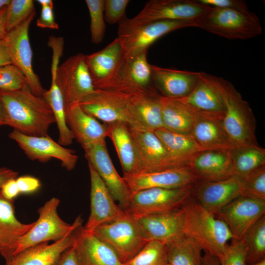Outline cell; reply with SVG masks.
Masks as SVG:
<instances>
[{
  "mask_svg": "<svg viewBox=\"0 0 265 265\" xmlns=\"http://www.w3.org/2000/svg\"><path fill=\"white\" fill-rule=\"evenodd\" d=\"M6 125L29 136L48 135L55 123L53 113L43 97L34 94L28 86L15 91L0 90Z\"/></svg>",
  "mask_w": 265,
  "mask_h": 265,
  "instance_id": "6da1fadb",
  "label": "cell"
},
{
  "mask_svg": "<svg viewBox=\"0 0 265 265\" xmlns=\"http://www.w3.org/2000/svg\"><path fill=\"white\" fill-rule=\"evenodd\" d=\"M180 210L183 234L196 241L205 253L220 257L233 238L225 222L201 206L192 193Z\"/></svg>",
  "mask_w": 265,
  "mask_h": 265,
  "instance_id": "7a4b0ae2",
  "label": "cell"
},
{
  "mask_svg": "<svg viewBox=\"0 0 265 265\" xmlns=\"http://www.w3.org/2000/svg\"><path fill=\"white\" fill-rule=\"evenodd\" d=\"M208 76L223 100V125L234 148L259 146L256 119L249 103L231 82L209 74Z\"/></svg>",
  "mask_w": 265,
  "mask_h": 265,
  "instance_id": "3957f363",
  "label": "cell"
},
{
  "mask_svg": "<svg viewBox=\"0 0 265 265\" xmlns=\"http://www.w3.org/2000/svg\"><path fill=\"white\" fill-rule=\"evenodd\" d=\"M196 27L229 40L251 39L263 31L259 17L250 10L213 7L197 19Z\"/></svg>",
  "mask_w": 265,
  "mask_h": 265,
  "instance_id": "277c9868",
  "label": "cell"
},
{
  "mask_svg": "<svg viewBox=\"0 0 265 265\" xmlns=\"http://www.w3.org/2000/svg\"><path fill=\"white\" fill-rule=\"evenodd\" d=\"M59 203L60 200L58 198L53 197L38 209V219L20 239L15 255L41 243L58 241L82 225V220L80 215L73 224L63 220L57 212Z\"/></svg>",
  "mask_w": 265,
  "mask_h": 265,
  "instance_id": "5b68a950",
  "label": "cell"
},
{
  "mask_svg": "<svg viewBox=\"0 0 265 265\" xmlns=\"http://www.w3.org/2000/svg\"><path fill=\"white\" fill-rule=\"evenodd\" d=\"M93 234L109 245L123 264L132 258L148 242L135 219L127 212L115 221L100 225Z\"/></svg>",
  "mask_w": 265,
  "mask_h": 265,
  "instance_id": "8992f818",
  "label": "cell"
},
{
  "mask_svg": "<svg viewBox=\"0 0 265 265\" xmlns=\"http://www.w3.org/2000/svg\"><path fill=\"white\" fill-rule=\"evenodd\" d=\"M212 8L190 0H150L142 10L131 19L125 18L118 24L120 29L164 20L197 19Z\"/></svg>",
  "mask_w": 265,
  "mask_h": 265,
  "instance_id": "52a82bcc",
  "label": "cell"
},
{
  "mask_svg": "<svg viewBox=\"0 0 265 265\" xmlns=\"http://www.w3.org/2000/svg\"><path fill=\"white\" fill-rule=\"evenodd\" d=\"M56 80L65 109L79 104L96 90L85 62V55L81 53L69 57L58 65Z\"/></svg>",
  "mask_w": 265,
  "mask_h": 265,
  "instance_id": "ba28073f",
  "label": "cell"
},
{
  "mask_svg": "<svg viewBox=\"0 0 265 265\" xmlns=\"http://www.w3.org/2000/svg\"><path fill=\"white\" fill-rule=\"evenodd\" d=\"M192 186L174 188H150L131 194L125 210L133 215L159 214L180 209L191 196Z\"/></svg>",
  "mask_w": 265,
  "mask_h": 265,
  "instance_id": "9c48e42d",
  "label": "cell"
},
{
  "mask_svg": "<svg viewBox=\"0 0 265 265\" xmlns=\"http://www.w3.org/2000/svg\"><path fill=\"white\" fill-rule=\"evenodd\" d=\"M35 10L20 25L7 32L3 39L13 65L25 75L31 92L43 97L46 90L32 67L33 53L29 39V28L35 17Z\"/></svg>",
  "mask_w": 265,
  "mask_h": 265,
  "instance_id": "30bf717a",
  "label": "cell"
},
{
  "mask_svg": "<svg viewBox=\"0 0 265 265\" xmlns=\"http://www.w3.org/2000/svg\"><path fill=\"white\" fill-rule=\"evenodd\" d=\"M197 19L159 21L127 28H118L117 37L125 55H128L148 50L158 39L172 31L187 27H196Z\"/></svg>",
  "mask_w": 265,
  "mask_h": 265,
  "instance_id": "8fae6325",
  "label": "cell"
},
{
  "mask_svg": "<svg viewBox=\"0 0 265 265\" xmlns=\"http://www.w3.org/2000/svg\"><path fill=\"white\" fill-rule=\"evenodd\" d=\"M9 137L17 143L31 160L46 162L54 158L59 160L68 171L74 169L77 164L78 156L75 151L60 145L49 135L29 136L13 130Z\"/></svg>",
  "mask_w": 265,
  "mask_h": 265,
  "instance_id": "7c38bea8",
  "label": "cell"
},
{
  "mask_svg": "<svg viewBox=\"0 0 265 265\" xmlns=\"http://www.w3.org/2000/svg\"><path fill=\"white\" fill-rule=\"evenodd\" d=\"M129 128L136 152L138 163L137 173L181 167L172 159L154 131L137 129L129 126Z\"/></svg>",
  "mask_w": 265,
  "mask_h": 265,
  "instance_id": "4fadbf2b",
  "label": "cell"
},
{
  "mask_svg": "<svg viewBox=\"0 0 265 265\" xmlns=\"http://www.w3.org/2000/svg\"><path fill=\"white\" fill-rule=\"evenodd\" d=\"M133 94L112 88L96 89L79 105L86 113L106 124L127 123L128 105Z\"/></svg>",
  "mask_w": 265,
  "mask_h": 265,
  "instance_id": "5bb4252c",
  "label": "cell"
},
{
  "mask_svg": "<svg viewBox=\"0 0 265 265\" xmlns=\"http://www.w3.org/2000/svg\"><path fill=\"white\" fill-rule=\"evenodd\" d=\"M88 165L91 182L90 213L83 228L86 232L93 234L100 225L123 217L127 212L115 203L96 170L89 162Z\"/></svg>",
  "mask_w": 265,
  "mask_h": 265,
  "instance_id": "9a60e30c",
  "label": "cell"
},
{
  "mask_svg": "<svg viewBox=\"0 0 265 265\" xmlns=\"http://www.w3.org/2000/svg\"><path fill=\"white\" fill-rule=\"evenodd\" d=\"M244 179L238 176L215 181H198L192 186V195L208 211L216 214L224 207L243 195Z\"/></svg>",
  "mask_w": 265,
  "mask_h": 265,
  "instance_id": "2e32d148",
  "label": "cell"
},
{
  "mask_svg": "<svg viewBox=\"0 0 265 265\" xmlns=\"http://www.w3.org/2000/svg\"><path fill=\"white\" fill-rule=\"evenodd\" d=\"M216 215L228 226L233 238L241 239L249 228L265 215V200L242 195L224 207Z\"/></svg>",
  "mask_w": 265,
  "mask_h": 265,
  "instance_id": "e0dca14e",
  "label": "cell"
},
{
  "mask_svg": "<svg viewBox=\"0 0 265 265\" xmlns=\"http://www.w3.org/2000/svg\"><path fill=\"white\" fill-rule=\"evenodd\" d=\"M88 162L96 170L114 201L125 211L128 208L131 192L123 177L116 171L108 154L106 141L84 150Z\"/></svg>",
  "mask_w": 265,
  "mask_h": 265,
  "instance_id": "ac0fdd59",
  "label": "cell"
},
{
  "mask_svg": "<svg viewBox=\"0 0 265 265\" xmlns=\"http://www.w3.org/2000/svg\"><path fill=\"white\" fill-rule=\"evenodd\" d=\"M125 57L118 37L102 50L85 55V60L95 89L112 86Z\"/></svg>",
  "mask_w": 265,
  "mask_h": 265,
  "instance_id": "d6986e66",
  "label": "cell"
},
{
  "mask_svg": "<svg viewBox=\"0 0 265 265\" xmlns=\"http://www.w3.org/2000/svg\"><path fill=\"white\" fill-rule=\"evenodd\" d=\"M147 51L125 55L117 76L109 88L129 94L153 90L151 87L152 65L147 59Z\"/></svg>",
  "mask_w": 265,
  "mask_h": 265,
  "instance_id": "ffe728a7",
  "label": "cell"
},
{
  "mask_svg": "<svg viewBox=\"0 0 265 265\" xmlns=\"http://www.w3.org/2000/svg\"><path fill=\"white\" fill-rule=\"evenodd\" d=\"M123 178L131 194L150 188L183 187L193 185L198 181L188 166L123 175Z\"/></svg>",
  "mask_w": 265,
  "mask_h": 265,
  "instance_id": "44dd1931",
  "label": "cell"
},
{
  "mask_svg": "<svg viewBox=\"0 0 265 265\" xmlns=\"http://www.w3.org/2000/svg\"><path fill=\"white\" fill-rule=\"evenodd\" d=\"M160 98L154 90L132 94L127 115L128 125L152 131L163 128Z\"/></svg>",
  "mask_w": 265,
  "mask_h": 265,
  "instance_id": "7402d4cb",
  "label": "cell"
},
{
  "mask_svg": "<svg viewBox=\"0 0 265 265\" xmlns=\"http://www.w3.org/2000/svg\"><path fill=\"white\" fill-rule=\"evenodd\" d=\"M223 116L199 111L190 135L200 151L233 148L223 125Z\"/></svg>",
  "mask_w": 265,
  "mask_h": 265,
  "instance_id": "603a6c76",
  "label": "cell"
},
{
  "mask_svg": "<svg viewBox=\"0 0 265 265\" xmlns=\"http://www.w3.org/2000/svg\"><path fill=\"white\" fill-rule=\"evenodd\" d=\"M74 246L79 265H124L114 250L82 225L73 232Z\"/></svg>",
  "mask_w": 265,
  "mask_h": 265,
  "instance_id": "cb8c5ba5",
  "label": "cell"
},
{
  "mask_svg": "<svg viewBox=\"0 0 265 265\" xmlns=\"http://www.w3.org/2000/svg\"><path fill=\"white\" fill-rule=\"evenodd\" d=\"M188 167L198 181H215L235 176L231 151H201Z\"/></svg>",
  "mask_w": 265,
  "mask_h": 265,
  "instance_id": "d4e9b609",
  "label": "cell"
},
{
  "mask_svg": "<svg viewBox=\"0 0 265 265\" xmlns=\"http://www.w3.org/2000/svg\"><path fill=\"white\" fill-rule=\"evenodd\" d=\"M34 222H21L15 214L14 200L5 198L0 192V254L8 261L15 254L19 242Z\"/></svg>",
  "mask_w": 265,
  "mask_h": 265,
  "instance_id": "484cf974",
  "label": "cell"
},
{
  "mask_svg": "<svg viewBox=\"0 0 265 265\" xmlns=\"http://www.w3.org/2000/svg\"><path fill=\"white\" fill-rule=\"evenodd\" d=\"M67 125L74 138L83 150L106 141L107 125L101 124L96 118L86 113L79 104L66 109Z\"/></svg>",
  "mask_w": 265,
  "mask_h": 265,
  "instance_id": "4316f807",
  "label": "cell"
},
{
  "mask_svg": "<svg viewBox=\"0 0 265 265\" xmlns=\"http://www.w3.org/2000/svg\"><path fill=\"white\" fill-rule=\"evenodd\" d=\"M132 215L148 241L166 244L184 235L180 209L162 213Z\"/></svg>",
  "mask_w": 265,
  "mask_h": 265,
  "instance_id": "83f0119b",
  "label": "cell"
},
{
  "mask_svg": "<svg viewBox=\"0 0 265 265\" xmlns=\"http://www.w3.org/2000/svg\"><path fill=\"white\" fill-rule=\"evenodd\" d=\"M152 80L163 96L182 98L196 85L199 72L162 68L152 65Z\"/></svg>",
  "mask_w": 265,
  "mask_h": 265,
  "instance_id": "f1b7e54d",
  "label": "cell"
},
{
  "mask_svg": "<svg viewBox=\"0 0 265 265\" xmlns=\"http://www.w3.org/2000/svg\"><path fill=\"white\" fill-rule=\"evenodd\" d=\"M74 242L71 233L52 244L45 242L25 249L5 262V265H56L62 253Z\"/></svg>",
  "mask_w": 265,
  "mask_h": 265,
  "instance_id": "f546056e",
  "label": "cell"
},
{
  "mask_svg": "<svg viewBox=\"0 0 265 265\" xmlns=\"http://www.w3.org/2000/svg\"><path fill=\"white\" fill-rule=\"evenodd\" d=\"M160 103L163 128L190 134L200 111L180 99L161 96Z\"/></svg>",
  "mask_w": 265,
  "mask_h": 265,
  "instance_id": "4dcf8cb0",
  "label": "cell"
},
{
  "mask_svg": "<svg viewBox=\"0 0 265 265\" xmlns=\"http://www.w3.org/2000/svg\"><path fill=\"white\" fill-rule=\"evenodd\" d=\"M107 136L114 144L123 175L136 174L138 163L134 143L128 124L122 121L106 124Z\"/></svg>",
  "mask_w": 265,
  "mask_h": 265,
  "instance_id": "1f68e13d",
  "label": "cell"
},
{
  "mask_svg": "<svg viewBox=\"0 0 265 265\" xmlns=\"http://www.w3.org/2000/svg\"><path fill=\"white\" fill-rule=\"evenodd\" d=\"M179 99L199 111L224 116L223 100L207 73L199 72L198 82L193 89L186 96Z\"/></svg>",
  "mask_w": 265,
  "mask_h": 265,
  "instance_id": "d6a6232c",
  "label": "cell"
},
{
  "mask_svg": "<svg viewBox=\"0 0 265 265\" xmlns=\"http://www.w3.org/2000/svg\"><path fill=\"white\" fill-rule=\"evenodd\" d=\"M172 159L181 167L188 166L200 151L190 134L172 132L164 128L154 131Z\"/></svg>",
  "mask_w": 265,
  "mask_h": 265,
  "instance_id": "836d02e7",
  "label": "cell"
},
{
  "mask_svg": "<svg viewBox=\"0 0 265 265\" xmlns=\"http://www.w3.org/2000/svg\"><path fill=\"white\" fill-rule=\"evenodd\" d=\"M56 67L51 68V85L49 90H46L43 97L53 113L59 132L58 143L66 146L72 143L74 137L67 123L64 100L56 80Z\"/></svg>",
  "mask_w": 265,
  "mask_h": 265,
  "instance_id": "e575fe53",
  "label": "cell"
},
{
  "mask_svg": "<svg viewBox=\"0 0 265 265\" xmlns=\"http://www.w3.org/2000/svg\"><path fill=\"white\" fill-rule=\"evenodd\" d=\"M165 245L169 265H203V250L190 238L183 235Z\"/></svg>",
  "mask_w": 265,
  "mask_h": 265,
  "instance_id": "d590c367",
  "label": "cell"
},
{
  "mask_svg": "<svg viewBox=\"0 0 265 265\" xmlns=\"http://www.w3.org/2000/svg\"><path fill=\"white\" fill-rule=\"evenodd\" d=\"M235 176L245 179L265 165V150L259 146L234 148L231 150Z\"/></svg>",
  "mask_w": 265,
  "mask_h": 265,
  "instance_id": "8d00e7d4",
  "label": "cell"
},
{
  "mask_svg": "<svg viewBox=\"0 0 265 265\" xmlns=\"http://www.w3.org/2000/svg\"><path fill=\"white\" fill-rule=\"evenodd\" d=\"M241 240L246 248L247 265L265 259V215L249 228Z\"/></svg>",
  "mask_w": 265,
  "mask_h": 265,
  "instance_id": "74e56055",
  "label": "cell"
},
{
  "mask_svg": "<svg viewBox=\"0 0 265 265\" xmlns=\"http://www.w3.org/2000/svg\"><path fill=\"white\" fill-rule=\"evenodd\" d=\"M167 264L164 243L155 240L147 242L143 248L124 265H165Z\"/></svg>",
  "mask_w": 265,
  "mask_h": 265,
  "instance_id": "f35d334b",
  "label": "cell"
},
{
  "mask_svg": "<svg viewBox=\"0 0 265 265\" xmlns=\"http://www.w3.org/2000/svg\"><path fill=\"white\" fill-rule=\"evenodd\" d=\"M90 17V30L91 42L95 44L101 43L106 32L104 18L105 0H86Z\"/></svg>",
  "mask_w": 265,
  "mask_h": 265,
  "instance_id": "ab89813d",
  "label": "cell"
},
{
  "mask_svg": "<svg viewBox=\"0 0 265 265\" xmlns=\"http://www.w3.org/2000/svg\"><path fill=\"white\" fill-rule=\"evenodd\" d=\"M35 11L32 0H10L6 16L7 32L23 23Z\"/></svg>",
  "mask_w": 265,
  "mask_h": 265,
  "instance_id": "60d3db41",
  "label": "cell"
},
{
  "mask_svg": "<svg viewBox=\"0 0 265 265\" xmlns=\"http://www.w3.org/2000/svg\"><path fill=\"white\" fill-rule=\"evenodd\" d=\"M27 86L25 75L15 66L11 64L0 67V90L15 91Z\"/></svg>",
  "mask_w": 265,
  "mask_h": 265,
  "instance_id": "b9f144b4",
  "label": "cell"
},
{
  "mask_svg": "<svg viewBox=\"0 0 265 265\" xmlns=\"http://www.w3.org/2000/svg\"><path fill=\"white\" fill-rule=\"evenodd\" d=\"M218 259L220 265H247L246 251L242 240L233 238Z\"/></svg>",
  "mask_w": 265,
  "mask_h": 265,
  "instance_id": "7bdbcfd3",
  "label": "cell"
},
{
  "mask_svg": "<svg viewBox=\"0 0 265 265\" xmlns=\"http://www.w3.org/2000/svg\"><path fill=\"white\" fill-rule=\"evenodd\" d=\"M243 195L265 200V165L251 172L244 179Z\"/></svg>",
  "mask_w": 265,
  "mask_h": 265,
  "instance_id": "ee69618b",
  "label": "cell"
},
{
  "mask_svg": "<svg viewBox=\"0 0 265 265\" xmlns=\"http://www.w3.org/2000/svg\"><path fill=\"white\" fill-rule=\"evenodd\" d=\"M129 0H105V22L112 25L118 24L126 18L125 13Z\"/></svg>",
  "mask_w": 265,
  "mask_h": 265,
  "instance_id": "f6af8a7d",
  "label": "cell"
},
{
  "mask_svg": "<svg viewBox=\"0 0 265 265\" xmlns=\"http://www.w3.org/2000/svg\"><path fill=\"white\" fill-rule=\"evenodd\" d=\"M198 2L211 7L228 8L241 11L249 9L246 2L241 0H197Z\"/></svg>",
  "mask_w": 265,
  "mask_h": 265,
  "instance_id": "bcb514c9",
  "label": "cell"
},
{
  "mask_svg": "<svg viewBox=\"0 0 265 265\" xmlns=\"http://www.w3.org/2000/svg\"><path fill=\"white\" fill-rule=\"evenodd\" d=\"M41 6V13L36 22L37 26L43 28L58 29L59 25L54 20L53 4Z\"/></svg>",
  "mask_w": 265,
  "mask_h": 265,
  "instance_id": "7dc6e473",
  "label": "cell"
},
{
  "mask_svg": "<svg viewBox=\"0 0 265 265\" xmlns=\"http://www.w3.org/2000/svg\"><path fill=\"white\" fill-rule=\"evenodd\" d=\"M16 181L20 193H32L38 190L41 186L40 181L31 176L18 177Z\"/></svg>",
  "mask_w": 265,
  "mask_h": 265,
  "instance_id": "c3c4849f",
  "label": "cell"
},
{
  "mask_svg": "<svg viewBox=\"0 0 265 265\" xmlns=\"http://www.w3.org/2000/svg\"><path fill=\"white\" fill-rule=\"evenodd\" d=\"M0 192L5 198L13 200L20 194L16 179L6 181L1 186Z\"/></svg>",
  "mask_w": 265,
  "mask_h": 265,
  "instance_id": "681fc988",
  "label": "cell"
},
{
  "mask_svg": "<svg viewBox=\"0 0 265 265\" xmlns=\"http://www.w3.org/2000/svg\"><path fill=\"white\" fill-rule=\"evenodd\" d=\"M56 265H79L74 245L62 253Z\"/></svg>",
  "mask_w": 265,
  "mask_h": 265,
  "instance_id": "f907efd6",
  "label": "cell"
},
{
  "mask_svg": "<svg viewBox=\"0 0 265 265\" xmlns=\"http://www.w3.org/2000/svg\"><path fill=\"white\" fill-rule=\"evenodd\" d=\"M18 172L7 167H0V189L2 185L8 180L16 179Z\"/></svg>",
  "mask_w": 265,
  "mask_h": 265,
  "instance_id": "816d5d0a",
  "label": "cell"
},
{
  "mask_svg": "<svg viewBox=\"0 0 265 265\" xmlns=\"http://www.w3.org/2000/svg\"><path fill=\"white\" fill-rule=\"evenodd\" d=\"M12 64L3 40H0V67Z\"/></svg>",
  "mask_w": 265,
  "mask_h": 265,
  "instance_id": "f5cc1de1",
  "label": "cell"
},
{
  "mask_svg": "<svg viewBox=\"0 0 265 265\" xmlns=\"http://www.w3.org/2000/svg\"><path fill=\"white\" fill-rule=\"evenodd\" d=\"M7 5L3 6L0 9V40H3L7 33L6 30V16Z\"/></svg>",
  "mask_w": 265,
  "mask_h": 265,
  "instance_id": "db71d44e",
  "label": "cell"
},
{
  "mask_svg": "<svg viewBox=\"0 0 265 265\" xmlns=\"http://www.w3.org/2000/svg\"><path fill=\"white\" fill-rule=\"evenodd\" d=\"M203 265H220L219 259L216 257L205 253L203 256Z\"/></svg>",
  "mask_w": 265,
  "mask_h": 265,
  "instance_id": "11a10c76",
  "label": "cell"
},
{
  "mask_svg": "<svg viewBox=\"0 0 265 265\" xmlns=\"http://www.w3.org/2000/svg\"><path fill=\"white\" fill-rule=\"evenodd\" d=\"M6 125L5 112L2 103L0 99V126Z\"/></svg>",
  "mask_w": 265,
  "mask_h": 265,
  "instance_id": "9f6ffc18",
  "label": "cell"
},
{
  "mask_svg": "<svg viewBox=\"0 0 265 265\" xmlns=\"http://www.w3.org/2000/svg\"><path fill=\"white\" fill-rule=\"evenodd\" d=\"M37 1L39 3L41 6L53 4V1L51 0H38Z\"/></svg>",
  "mask_w": 265,
  "mask_h": 265,
  "instance_id": "6f0895ef",
  "label": "cell"
},
{
  "mask_svg": "<svg viewBox=\"0 0 265 265\" xmlns=\"http://www.w3.org/2000/svg\"><path fill=\"white\" fill-rule=\"evenodd\" d=\"M10 0H0V9L3 6L9 4Z\"/></svg>",
  "mask_w": 265,
  "mask_h": 265,
  "instance_id": "680465c9",
  "label": "cell"
},
{
  "mask_svg": "<svg viewBox=\"0 0 265 265\" xmlns=\"http://www.w3.org/2000/svg\"><path fill=\"white\" fill-rule=\"evenodd\" d=\"M249 265H265V259Z\"/></svg>",
  "mask_w": 265,
  "mask_h": 265,
  "instance_id": "91938a15",
  "label": "cell"
},
{
  "mask_svg": "<svg viewBox=\"0 0 265 265\" xmlns=\"http://www.w3.org/2000/svg\"><path fill=\"white\" fill-rule=\"evenodd\" d=\"M169 265V264H166V265Z\"/></svg>",
  "mask_w": 265,
  "mask_h": 265,
  "instance_id": "94428289",
  "label": "cell"
}]
</instances>
